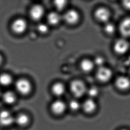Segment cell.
<instances>
[{
  "label": "cell",
  "instance_id": "1",
  "mask_svg": "<svg viewBox=\"0 0 130 130\" xmlns=\"http://www.w3.org/2000/svg\"><path fill=\"white\" fill-rule=\"evenodd\" d=\"M70 88L72 94L76 97L82 96L87 92L86 88L84 84L79 80L72 82Z\"/></svg>",
  "mask_w": 130,
  "mask_h": 130
},
{
  "label": "cell",
  "instance_id": "2",
  "mask_svg": "<svg viewBox=\"0 0 130 130\" xmlns=\"http://www.w3.org/2000/svg\"><path fill=\"white\" fill-rule=\"evenodd\" d=\"M15 123V117L10 111L2 110L0 111V125L3 127H9Z\"/></svg>",
  "mask_w": 130,
  "mask_h": 130
},
{
  "label": "cell",
  "instance_id": "3",
  "mask_svg": "<svg viewBox=\"0 0 130 130\" xmlns=\"http://www.w3.org/2000/svg\"><path fill=\"white\" fill-rule=\"evenodd\" d=\"M130 48V44L126 39L121 38L115 43L114 50L118 54L122 55L127 52Z\"/></svg>",
  "mask_w": 130,
  "mask_h": 130
},
{
  "label": "cell",
  "instance_id": "4",
  "mask_svg": "<svg viewBox=\"0 0 130 130\" xmlns=\"http://www.w3.org/2000/svg\"><path fill=\"white\" fill-rule=\"evenodd\" d=\"M16 88L20 94L22 95H27L30 93L32 89V86L28 80L23 79L17 81Z\"/></svg>",
  "mask_w": 130,
  "mask_h": 130
},
{
  "label": "cell",
  "instance_id": "5",
  "mask_svg": "<svg viewBox=\"0 0 130 130\" xmlns=\"http://www.w3.org/2000/svg\"><path fill=\"white\" fill-rule=\"evenodd\" d=\"M97 78L102 82H107L111 79L112 76V71L107 68L100 67L97 72Z\"/></svg>",
  "mask_w": 130,
  "mask_h": 130
},
{
  "label": "cell",
  "instance_id": "6",
  "mask_svg": "<svg viewBox=\"0 0 130 130\" xmlns=\"http://www.w3.org/2000/svg\"><path fill=\"white\" fill-rule=\"evenodd\" d=\"M26 22L25 20L21 18L18 19L14 21L12 25V28L13 31L17 34L23 33L27 28Z\"/></svg>",
  "mask_w": 130,
  "mask_h": 130
},
{
  "label": "cell",
  "instance_id": "7",
  "mask_svg": "<svg viewBox=\"0 0 130 130\" xmlns=\"http://www.w3.org/2000/svg\"><path fill=\"white\" fill-rule=\"evenodd\" d=\"M115 85L119 89L126 91L130 88V79L125 76H120L115 81Z\"/></svg>",
  "mask_w": 130,
  "mask_h": 130
},
{
  "label": "cell",
  "instance_id": "8",
  "mask_svg": "<svg viewBox=\"0 0 130 130\" xmlns=\"http://www.w3.org/2000/svg\"><path fill=\"white\" fill-rule=\"evenodd\" d=\"M66 106L61 100H58L53 103L51 106V111L54 114L60 115L65 112Z\"/></svg>",
  "mask_w": 130,
  "mask_h": 130
},
{
  "label": "cell",
  "instance_id": "9",
  "mask_svg": "<svg viewBox=\"0 0 130 130\" xmlns=\"http://www.w3.org/2000/svg\"><path fill=\"white\" fill-rule=\"evenodd\" d=\"M63 19L68 24H74L79 19V15L76 11L69 10L63 15Z\"/></svg>",
  "mask_w": 130,
  "mask_h": 130
},
{
  "label": "cell",
  "instance_id": "10",
  "mask_svg": "<svg viewBox=\"0 0 130 130\" xmlns=\"http://www.w3.org/2000/svg\"><path fill=\"white\" fill-rule=\"evenodd\" d=\"M120 34L125 38L130 37V17L125 18L120 25Z\"/></svg>",
  "mask_w": 130,
  "mask_h": 130
},
{
  "label": "cell",
  "instance_id": "11",
  "mask_svg": "<svg viewBox=\"0 0 130 130\" xmlns=\"http://www.w3.org/2000/svg\"><path fill=\"white\" fill-rule=\"evenodd\" d=\"M44 12L42 6L40 5H34L30 9V17L34 21H38L42 18Z\"/></svg>",
  "mask_w": 130,
  "mask_h": 130
},
{
  "label": "cell",
  "instance_id": "12",
  "mask_svg": "<svg viewBox=\"0 0 130 130\" xmlns=\"http://www.w3.org/2000/svg\"><path fill=\"white\" fill-rule=\"evenodd\" d=\"M95 17L101 22H107L110 17V13L107 9L100 8L97 9L95 12Z\"/></svg>",
  "mask_w": 130,
  "mask_h": 130
},
{
  "label": "cell",
  "instance_id": "13",
  "mask_svg": "<svg viewBox=\"0 0 130 130\" xmlns=\"http://www.w3.org/2000/svg\"><path fill=\"white\" fill-rule=\"evenodd\" d=\"M85 112L88 114L93 113L96 108V104L92 99H89L85 100L82 106Z\"/></svg>",
  "mask_w": 130,
  "mask_h": 130
},
{
  "label": "cell",
  "instance_id": "14",
  "mask_svg": "<svg viewBox=\"0 0 130 130\" xmlns=\"http://www.w3.org/2000/svg\"><path fill=\"white\" fill-rule=\"evenodd\" d=\"M30 121L28 115L21 113L15 117V123L20 127H25L28 124Z\"/></svg>",
  "mask_w": 130,
  "mask_h": 130
},
{
  "label": "cell",
  "instance_id": "15",
  "mask_svg": "<svg viewBox=\"0 0 130 130\" xmlns=\"http://www.w3.org/2000/svg\"><path fill=\"white\" fill-rule=\"evenodd\" d=\"M2 99L5 104H12L16 101V95L12 91H6L2 95Z\"/></svg>",
  "mask_w": 130,
  "mask_h": 130
},
{
  "label": "cell",
  "instance_id": "16",
  "mask_svg": "<svg viewBox=\"0 0 130 130\" xmlns=\"http://www.w3.org/2000/svg\"><path fill=\"white\" fill-rule=\"evenodd\" d=\"M61 19L60 14L56 12H51L48 15L47 20L49 24L53 25H56L59 23Z\"/></svg>",
  "mask_w": 130,
  "mask_h": 130
},
{
  "label": "cell",
  "instance_id": "17",
  "mask_svg": "<svg viewBox=\"0 0 130 130\" xmlns=\"http://www.w3.org/2000/svg\"><path fill=\"white\" fill-rule=\"evenodd\" d=\"M65 88L62 84L57 83L53 85L52 87V91L55 95L60 96L65 92Z\"/></svg>",
  "mask_w": 130,
  "mask_h": 130
},
{
  "label": "cell",
  "instance_id": "18",
  "mask_svg": "<svg viewBox=\"0 0 130 130\" xmlns=\"http://www.w3.org/2000/svg\"><path fill=\"white\" fill-rule=\"evenodd\" d=\"M94 65L95 64L93 62L91 61L90 60L86 59L83 60L81 62L80 67L82 70L85 72H89L92 70L94 67Z\"/></svg>",
  "mask_w": 130,
  "mask_h": 130
},
{
  "label": "cell",
  "instance_id": "19",
  "mask_svg": "<svg viewBox=\"0 0 130 130\" xmlns=\"http://www.w3.org/2000/svg\"><path fill=\"white\" fill-rule=\"evenodd\" d=\"M12 82V77L9 74H2L0 76V84L3 86H9Z\"/></svg>",
  "mask_w": 130,
  "mask_h": 130
},
{
  "label": "cell",
  "instance_id": "20",
  "mask_svg": "<svg viewBox=\"0 0 130 130\" xmlns=\"http://www.w3.org/2000/svg\"><path fill=\"white\" fill-rule=\"evenodd\" d=\"M104 30L107 34H112L116 30V27L113 23L107 22L104 26Z\"/></svg>",
  "mask_w": 130,
  "mask_h": 130
},
{
  "label": "cell",
  "instance_id": "21",
  "mask_svg": "<svg viewBox=\"0 0 130 130\" xmlns=\"http://www.w3.org/2000/svg\"><path fill=\"white\" fill-rule=\"evenodd\" d=\"M69 107L72 111H77L79 109V108L81 107V105L80 104L79 102H78L77 100H71L69 104Z\"/></svg>",
  "mask_w": 130,
  "mask_h": 130
},
{
  "label": "cell",
  "instance_id": "22",
  "mask_svg": "<svg viewBox=\"0 0 130 130\" xmlns=\"http://www.w3.org/2000/svg\"><path fill=\"white\" fill-rule=\"evenodd\" d=\"M99 90L97 88L93 87L90 88L89 89L87 90V93L90 97V99L96 97L99 94Z\"/></svg>",
  "mask_w": 130,
  "mask_h": 130
},
{
  "label": "cell",
  "instance_id": "23",
  "mask_svg": "<svg viewBox=\"0 0 130 130\" xmlns=\"http://www.w3.org/2000/svg\"><path fill=\"white\" fill-rule=\"evenodd\" d=\"M67 2L65 1H56L54 2V5L58 10H62L65 7Z\"/></svg>",
  "mask_w": 130,
  "mask_h": 130
},
{
  "label": "cell",
  "instance_id": "24",
  "mask_svg": "<svg viewBox=\"0 0 130 130\" xmlns=\"http://www.w3.org/2000/svg\"><path fill=\"white\" fill-rule=\"evenodd\" d=\"M37 29H38V30L39 32H41V33L45 34L48 31V27L47 25H46L45 24L41 23L38 25Z\"/></svg>",
  "mask_w": 130,
  "mask_h": 130
},
{
  "label": "cell",
  "instance_id": "25",
  "mask_svg": "<svg viewBox=\"0 0 130 130\" xmlns=\"http://www.w3.org/2000/svg\"><path fill=\"white\" fill-rule=\"evenodd\" d=\"M104 60L103 58L100 56H98V57H97L96 58H95L93 63L95 65H97L100 68V67H103V65L104 63Z\"/></svg>",
  "mask_w": 130,
  "mask_h": 130
},
{
  "label": "cell",
  "instance_id": "26",
  "mask_svg": "<svg viewBox=\"0 0 130 130\" xmlns=\"http://www.w3.org/2000/svg\"><path fill=\"white\" fill-rule=\"evenodd\" d=\"M123 5L124 8L130 10V1H124L123 2Z\"/></svg>",
  "mask_w": 130,
  "mask_h": 130
},
{
  "label": "cell",
  "instance_id": "27",
  "mask_svg": "<svg viewBox=\"0 0 130 130\" xmlns=\"http://www.w3.org/2000/svg\"><path fill=\"white\" fill-rule=\"evenodd\" d=\"M2 56L0 55V64L2 63Z\"/></svg>",
  "mask_w": 130,
  "mask_h": 130
},
{
  "label": "cell",
  "instance_id": "28",
  "mask_svg": "<svg viewBox=\"0 0 130 130\" xmlns=\"http://www.w3.org/2000/svg\"><path fill=\"white\" fill-rule=\"evenodd\" d=\"M1 89H0V95H1Z\"/></svg>",
  "mask_w": 130,
  "mask_h": 130
},
{
  "label": "cell",
  "instance_id": "29",
  "mask_svg": "<svg viewBox=\"0 0 130 130\" xmlns=\"http://www.w3.org/2000/svg\"><path fill=\"white\" fill-rule=\"evenodd\" d=\"M126 130V129H122V130Z\"/></svg>",
  "mask_w": 130,
  "mask_h": 130
}]
</instances>
